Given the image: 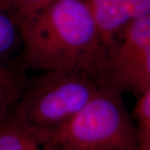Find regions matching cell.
<instances>
[{"label":"cell","mask_w":150,"mask_h":150,"mask_svg":"<svg viewBox=\"0 0 150 150\" xmlns=\"http://www.w3.org/2000/svg\"><path fill=\"white\" fill-rule=\"evenodd\" d=\"M19 26L24 70L74 71L103 80L108 51L86 0H57Z\"/></svg>","instance_id":"obj_1"},{"label":"cell","mask_w":150,"mask_h":150,"mask_svg":"<svg viewBox=\"0 0 150 150\" xmlns=\"http://www.w3.org/2000/svg\"><path fill=\"white\" fill-rule=\"evenodd\" d=\"M57 0H0V8L20 24Z\"/></svg>","instance_id":"obj_9"},{"label":"cell","mask_w":150,"mask_h":150,"mask_svg":"<svg viewBox=\"0 0 150 150\" xmlns=\"http://www.w3.org/2000/svg\"><path fill=\"white\" fill-rule=\"evenodd\" d=\"M37 134L55 150L139 149L135 124L122 93L106 83L68 121Z\"/></svg>","instance_id":"obj_2"},{"label":"cell","mask_w":150,"mask_h":150,"mask_svg":"<svg viewBox=\"0 0 150 150\" xmlns=\"http://www.w3.org/2000/svg\"><path fill=\"white\" fill-rule=\"evenodd\" d=\"M0 150H45L38 134L9 115L0 123Z\"/></svg>","instance_id":"obj_7"},{"label":"cell","mask_w":150,"mask_h":150,"mask_svg":"<svg viewBox=\"0 0 150 150\" xmlns=\"http://www.w3.org/2000/svg\"><path fill=\"white\" fill-rule=\"evenodd\" d=\"M20 26L0 8V64L15 63L17 54L21 53Z\"/></svg>","instance_id":"obj_8"},{"label":"cell","mask_w":150,"mask_h":150,"mask_svg":"<svg viewBox=\"0 0 150 150\" xmlns=\"http://www.w3.org/2000/svg\"><path fill=\"white\" fill-rule=\"evenodd\" d=\"M135 128L140 129L150 124V88L139 98L134 108Z\"/></svg>","instance_id":"obj_10"},{"label":"cell","mask_w":150,"mask_h":150,"mask_svg":"<svg viewBox=\"0 0 150 150\" xmlns=\"http://www.w3.org/2000/svg\"><path fill=\"white\" fill-rule=\"evenodd\" d=\"M108 54L121 30L134 19L150 13V0H86Z\"/></svg>","instance_id":"obj_5"},{"label":"cell","mask_w":150,"mask_h":150,"mask_svg":"<svg viewBox=\"0 0 150 150\" xmlns=\"http://www.w3.org/2000/svg\"><path fill=\"white\" fill-rule=\"evenodd\" d=\"M104 83L86 73L39 72L27 79L11 115L37 134L47 133L81 110Z\"/></svg>","instance_id":"obj_3"},{"label":"cell","mask_w":150,"mask_h":150,"mask_svg":"<svg viewBox=\"0 0 150 150\" xmlns=\"http://www.w3.org/2000/svg\"><path fill=\"white\" fill-rule=\"evenodd\" d=\"M103 81L137 98L150 88V13L131 21L119 33L108 54Z\"/></svg>","instance_id":"obj_4"},{"label":"cell","mask_w":150,"mask_h":150,"mask_svg":"<svg viewBox=\"0 0 150 150\" xmlns=\"http://www.w3.org/2000/svg\"><path fill=\"white\" fill-rule=\"evenodd\" d=\"M44 147H45V150H55L54 149H52V148H50V147H48L46 144H44ZM123 150H139V149H123Z\"/></svg>","instance_id":"obj_11"},{"label":"cell","mask_w":150,"mask_h":150,"mask_svg":"<svg viewBox=\"0 0 150 150\" xmlns=\"http://www.w3.org/2000/svg\"><path fill=\"white\" fill-rule=\"evenodd\" d=\"M19 64H0V123L10 115L27 80Z\"/></svg>","instance_id":"obj_6"}]
</instances>
